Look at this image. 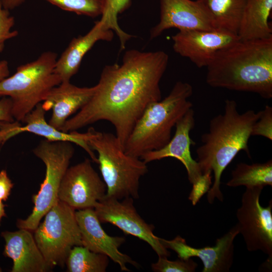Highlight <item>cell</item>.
<instances>
[{
  "instance_id": "cell-1",
  "label": "cell",
  "mask_w": 272,
  "mask_h": 272,
  "mask_svg": "<svg viewBox=\"0 0 272 272\" xmlns=\"http://www.w3.org/2000/svg\"><path fill=\"white\" fill-rule=\"evenodd\" d=\"M168 61V55L162 50L125 51L121 64L104 66L92 98L61 130L77 131L98 121H108L124 149L146 108L162 99L160 82Z\"/></svg>"
},
{
  "instance_id": "cell-2",
  "label": "cell",
  "mask_w": 272,
  "mask_h": 272,
  "mask_svg": "<svg viewBox=\"0 0 272 272\" xmlns=\"http://www.w3.org/2000/svg\"><path fill=\"white\" fill-rule=\"evenodd\" d=\"M211 87L272 98V37L238 40L219 50L207 66Z\"/></svg>"
},
{
  "instance_id": "cell-3",
  "label": "cell",
  "mask_w": 272,
  "mask_h": 272,
  "mask_svg": "<svg viewBox=\"0 0 272 272\" xmlns=\"http://www.w3.org/2000/svg\"><path fill=\"white\" fill-rule=\"evenodd\" d=\"M260 111H238L236 102L225 101L223 113L210 120L208 130L201 136L202 144L196 150L197 162L202 174L214 173V183L207 192V199L213 203L216 198L223 201L221 178L226 167L241 151L251 158L248 141L253 125Z\"/></svg>"
},
{
  "instance_id": "cell-4",
  "label": "cell",
  "mask_w": 272,
  "mask_h": 272,
  "mask_svg": "<svg viewBox=\"0 0 272 272\" xmlns=\"http://www.w3.org/2000/svg\"><path fill=\"white\" fill-rule=\"evenodd\" d=\"M193 88L188 83L177 82L163 99L150 104L138 120L124 146V151L140 158L161 149L171 140L172 128L193 104L189 100Z\"/></svg>"
},
{
  "instance_id": "cell-5",
  "label": "cell",
  "mask_w": 272,
  "mask_h": 272,
  "mask_svg": "<svg viewBox=\"0 0 272 272\" xmlns=\"http://www.w3.org/2000/svg\"><path fill=\"white\" fill-rule=\"evenodd\" d=\"M87 132L88 144L98 154V164L107 187L106 196L119 200L138 198L140 178L148 171L147 163L126 153L116 135L93 127Z\"/></svg>"
},
{
  "instance_id": "cell-6",
  "label": "cell",
  "mask_w": 272,
  "mask_h": 272,
  "mask_svg": "<svg viewBox=\"0 0 272 272\" xmlns=\"http://www.w3.org/2000/svg\"><path fill=\"white\" fill-rule=\"evenodd\" d=\"M56 60V53L45 51L35 60L18 66L15 74L0 81V97L11 98L15 121L22 122L61 83L55 72Z\"/></svg>"
},
{
  "instance_id": "cell-7",
  "label": "cell",
  "mask_w": 272,
  "mask_h": 272,
  "mask_svg": "<svg viewBox=\"0 0 272 272\" xmlns=\"http://www.w3.org/2000/svg\"><path fill=\"white\" fill-rule=\"evenodd\" d=\"M34 154L44 163L45 176L38 193L33 196L34 204L31 214L25 220L19 219V229L34 232L42 218L58 199V192L62 179L69 167L75 149L66 141H41L33 149Z\"/></svg>"
},
{
  "instance_id": "cell-8",
  "label": "cell",
  "mask_w": 272,
  "mask_h": 272,
  "mask_svg": "<svg viewBox=\"0 0 272 272\" xmlns=\"http://www.w3.org/2000/svg\"><path fill=\"white\" fill-rule=\"evenodd\" d=\"M75 210L59 199L34 231V237L47 265L63 267L73 247L82 245Z\"/></svg>"
},
{
  "instance_id": "cell-9",
  "label": "cell",
  "mask_w": 272,
  "mask_h": 272,
  "mask_svg": "<svg viewBox=\"0 0 272 272\" xmlns=\"http://www.w3.org/2000/svg\"><path fill=\"white\" fill-rule=\"evenodd\" d=\"M262 187L246 188L236 217L239 234L248 251L261 250L272 259V201L262 207L259 201Z\"/></svg>"
},
{
  "instance_id": "cell-10",
  "label": "cell",
  "mask_w": 272,
  "mask_h": 272,
  "mask_svg": "<svg viewBox=\"0 0 272 272\" xmlns=\"http://www.w3.org/2000/svg\"><path fill=\"white\" fill-rule=\"evenodd\" d=\"M133 198L126 197L121 201L106 196L94 209L101 223H109L125 234L135 236L150 245L158 256L168 257L170 252L154 234V226L147 223L138 214Z\"/></svg>"
},
{
  "instance_id": "cell-11",
  "label": "cell",
  "mask_w": 272,
  "mask_h": 272,
  "mask_svg": "<svg viewBox=\"0 0 272 272\" xmlns=\"http://www.w3.org/2000/svg\"><path fill=\"white\" fill-rule=\"evenodd\" d=\"M103 180L86 159L69 167L61 182L58 198L74 210L94 208L106 194Z\"/></svg>"
},
{
  "instance_id": "cell-12",
  "label": "cell",
  "mask_w": 272,
  "mask_h": 272,
  "mask_svg": "<svg viewBox=\"0 0 272 272\" xmlns=\"http://www.w3.org/2000/svg\"><path fill=\"white\" fill-rule=\"evenodd\" d=\"M194 125V111L191 108L176 123L174 134L167 145L161 149L146 153L140 157L146 163L168 157L178 160L186 170L192 190L210 180L209 175L202 174L197 162L191 155L190 147L195 143L190 138V132Z\"/></svg>"
},
{
  "instance_id": "cell-13",
  "label": "cell",
  "mask_w": 272,
  "mask_h": 272,
  "mask_svg": "<svg viewBox=\"0 0 272 272\" xmlns=\"http://www.w3.org/2000/svg\"><path fill=\"white\" fill-rule=\"evenodd\" d=\"M172 39L176 53L202 68L207 67L217 51L239 39L231 32L214 29L179 30Z\"/></svg>"
},
{
  "instance_id": "cell-14",
  "label": "cell",
  "mask_w": 272,
  "mask_h": 272,
  "mask_svg": "<svg viewBox=\"0 0 272 272\" xmlns=\"http://www.w3.org/2000/svg\"><path fill=\"white\" fill-rule=\"evenodd\" d=\"M239 234V227L236 224L217 239L215 245L202 248L188 245L185 239L180 236L172 240L162 238L160 240L165 247L175 251L179 259L199 258L203 264L202 272H228L233 263L234 240Z\"/></svg>"
},
{
  "instance_id": "cell-15",
  "label": "cell",
  "mask_w": 272,
  "mask_h": 272,
  "mask_svg": "<svg viewBox=\"0 0 272 272\" xmlns=\"http://www.w3.org/2000/svg\"><path fill=\"white\" fill-rule=\"evenodd\" d=\"M173 28L179 31L216 29L210 15L197 0H160V21L151 30L150 38Z\"/></svg>"
},
{
  "instance_id": "cell-16",
  "label": "cell",
  "mask_w": 272,
  "mask_h": 272,
  "mask_svg": "<svg viewBox=\"0 0 272 272\" xmlns=\"http://www.w3.org/2000/svg\"><path fill=\"white\" fill-rule=\"evenodd\" d=\"M75 215L83 246L93 252L107 255L117 263L122 271H129L126 267L127 263L137 266L135 261L119 250L125 238L108 235L102 228L93 208L78 210Z\"/></svg>"
},
{
  "instance_id": "cell-17",
  "label": "cell",
  "mask_w": 272,
  "mask_h": 272,
  "mask_svg": "<svg viewBox=\"0 0 272 272\" xmlns=\"http://www.w3.org/2000/svg\"><path fill=\"white\" fill-rule=\"evenodd\" d=\"M5 241L3 254L13 262L12 272H46L51 269L38 248L31 231L25 229L1 233Z\"/></svg>"
},
{
  "instance_id": "cell-18",
  "label": "cell",
  "mask_w": 272,
  "mask_h": 272,
  "mask_svg": "<svg viewBox=\"0 0 272 272\" xmlns=\"http://www.w3.org/2000/svg\"><path fill=\"white\" fill-rule=\"evenodd\" d=\"M95 90L96 86L80 87L70 81L61 82L54 87L42 104L46 111L52 109L48 123L61 130L69 117L88 103Z\"/></svg>"
},
{
  "instance_id": "cell-19",
  "label": "cell",
  "mask_w": 272,
  "mask_h": 272,
  "mask_svg": "<svg viewBox=\"0 0 272 272\" xmlns=\"http://www.w3.org/2000/svg\"><path fill=\"white\" fill-rule=\"evenodd\" d=\"M113 36V31L100 19L87 34L74 38L55 63V72L61 82L70 81L78 72L84 56L97 42L110 41Z\"/></svg>"
},
{
  "instance_id": "cell-20",
  "label": "cell",
  "mask_w": 272,
  "mask_h": 272,
  "mask_svg": "<svg viewBox=\"0 0 272 272\" xmlns=\"http://www.w3.org/2000/svg\"><path fill=\"white\" fill-rule=\"evenodd\" d=\"M45 112L46 110L42 104H38L24 118L22 122L25 124L23 126L20 124L17 127V134L29 132L43 137L49 141L71 142L83 149L92 160L98 164L97 157L87 142V131L85 133H79L77 131L66 132L58 130L46 122L45 118Z\"/></svg>"
},
{
  "instance_id": "cell-21",
  "label": "cell",
  "mask_w": 272,
  "mask_h": 272,
  "mask_svg": "<svg viewBox=\"0 0 272 272\" xmlns=\"http://www.w3.org/2000/svg\"><path fill=\"white\" fill-rule=\"evenodd\" d=\"M272 10V0H247L240 22L238 36L248 40L272 37L268 18Z\"/></svg>"
},
{
  "instance_id": "cell-22",
  "label": "cell",
  "mask_w": 272,
  "mask_h": 272,
  "mask_svg": "<svg viewBox=\"0 0 272 272\" xmlns=\"http://www.w3.org/2000/svg\"><path fill=\"white\" fill-rule=\"evenodd\" d=\"M207 10L215 28L238 34L247 0H197Z\"/></svg>"
},
{
  "instance_id": "cell-23",
  "label": "cell",
  "mask_w": 272,
  "mask_h": 272,
  "mask_svg": "<svg viewBox=\"0 0 272 272\" xmlns=\"http://www.w3.org/2000/svg\"><path fill=\"white\" fill-rule=\"evenodd\" d=\"M226 185L233 187L244 186L246 188L271 186L272 160L262 163L237 164Z\"/></svg>"
},
{
  "instance_id": "cell-24",
  "label": "cell",
  "mask_w": 272,
  "mask_h": 272,
  "mask_svg": "<svg viewBox=\"0 0 272 272\" xmlns=\"http://www.w3.org/2000/svg\"><path fill=\"white\" fill-rule=\"evenodd\" d=\"M108 264L107 255L93 252L83 245L73 247L65 262L69 272H105Z\"/></svg>"
},
{
  "instance_id": "cell-25",
  "label": "cell",
  "mask_w": 272,
  "mask_h": 272,
  "mask_svg": "<svg viewBox=\"0 0 272 272\" xmlns=\"http://www.w3.org/2000/svg\"><path fill=\"white\" fill-rule=\"evenodd\" d=\"M130 0H106L103 12L101 19L105 21L109 27L119 38L121 49H124L127 41L132 35L122 30L118 24L117 16L130 6Z\"/></svg>"
},
{
  "instance_id": "cell-26",
  "label": "cell",
  "mask_w": 272,
  "mask_h": 272,
  "mask_svg": "<svg viewBox=\"0 0 272 272\" xmlns=\"http://www.w3.org/2000/svg\"><path fill=\"white\" fill-rule=\"evenodd\" d=\"M60 9L91 18L101 16L106 0H46Z\"/></svg>"
},
{
  "instance_id": "cell-27",
  "label": "cell",
  "mask_w": 272,
  "mask_h": 272,
  "mask_svg": "<svg viewBox=\"0 0 272 272\" xmlns=\"http://www.w3.org/2000/svg\"><path fill=\"white\" fill-rule=\"evenodd\" d=\"M198 264L191 258L168 260L167 257L159 256L158 261L151 265L152 269L156 272H194Z\"/></svg>"
},
{
  "instance_id": "cell-28",
  "label": "cell",
  "mask_w": 272,
  "mask_h": 272,
  "mask_svg": "<svg viewBox=\"0 0 272 272\" xmlns=\"http://www.w3.org/2000/svg\"><path fill=\"white\" fill-rule=\"evenodd\" d=\"M263 137L272 140V107L268 105L260 111V115L254 123L251 136Z\"/></svg>"
},
{
  "instance_id": "cell-29",
  "label": "cell",
  "mask_w": 272,
  "mask_h": 272,
  "mask_svg": "<svg viewBox=\"0 0 272 272\" xmlns=\"http://www.w3.org/2000/svg\"><path fill=\"white\" fill-rule=\"evenodd\" d=\"M15 19L10 15L9 10L4 8L0 0V53L4 49L6 41L16 37L17 31H12Z\"/></svg>"
},
{
  "instance_id": "cell-30",
  "label": "cell",
  "mask_w": 272,
  "mask_h": 272,
  "mask_svg": "<svg viewBox=\"0 0 272 272\" xmlns=\"http://www.w3.org/2000/svg\"><path fill=\"white\" fill-rule=\"evenodd\" d=\"M14 184L6 170L0 171V199L6 201L10 195Z\"/></svg>"
},
{
  "instance_id": "cell-31",
  "label": "cell",
  "mask_w": 272,
  "mask_h": 272,
  "mask_svg": "<svg viewBox=\"0 0 272 272\" xmlns=\"http://www.w3.org/2000/svg\"><path fill=\"white\" fill-rule=\"evenodd\" d=\"M12 102L10 97H3L0 100V122H14L12 113Z\"/></svg>"
},
{
  "instance_id": "cell-32",
  "label": "cell",
  "mask_w": 272,
  "mask_h": 272,
  "mask_svg": "<svg viewBox=\"0 0 272 272\" xmlns=\"http://www.w3.org/2000/svg\"><path fill=\"white\" fill-rule=\"evenodd\" d=\"M4 8L8 10H13L24 3L27 0H1Z\"/></svg>"
},
{
  "instance_id": "cell-33",
  "label": "cell",
  "mask_w": 272,
  "mask_h": 272,
  "mask_svg": "<svg viewBox=\"0 0 272 272\" xmlns=\"http://www.w3.org/2000/svg\"><path fill=\"white\" fill-rule=\"evenodd\" d=\"M10 74V71L7 61L0 60V81L8 77Z\"/></svg>"
},
{
  "instance_id": "cell-34",
  "label": "cell",
  "mask_w": 272,
  "mask_h": 272,
  "mask_svg": "<svg viewBox=\"0 0 272 272\" xmlns=\"http://www.w3.org/2000/svg\"><path fill=\"white\" fill-rule=\"evenodd\" d=\"M6 205L3 202V200L0 199V225L1 221L3 217H7L6 213L5 210Z\"/></svg>"
}]
</instances>
